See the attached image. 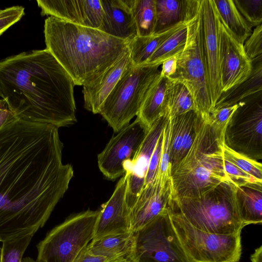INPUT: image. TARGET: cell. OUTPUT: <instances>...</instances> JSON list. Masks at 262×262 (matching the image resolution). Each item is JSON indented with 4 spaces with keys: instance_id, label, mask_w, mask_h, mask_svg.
I'll list each match as a JSON object with an SVG mask.
<instances>
[{
    "instance_id": "cell-29",
    "label": "cell",
    "mask_w": 262,
    "mask_h": 262,
    "mask_svg": "<svg viewBox=\"0 0 262 262\" xmlns=\"http://www.w3.org/2000/svg\"><path fill=\"white\" fill-rule=\"evenodd\" d=\"M187 24L182 25L166 38L143 65L160 66L167 59L180 54L187 40Z\"/></svg>"
},
{
    "instance_id": "cell-5",
    "label": "cell",
    "mask_w": 262,
    "mask_h": 262,
    "mask_svg": "<svg viewBox=\"0 0 262 262\" xmlns=\"http://www.w3.org/2000/svg\"><path fill=\"white\" fill-rule=\"evenodd\" d=\"M167 208L182 216L193 227L220 234L241 232L244 227L237 207L235 186L223 182L194 197H172Z\"/></svg>"
},
{
    "instance_id": "cell-46",
    "label": "cell",
    "mask_w": 262,
    "mask_h": 262,
    "mask_svg": "<svg viewBox=\"0 0 262 262\" xmlns=\"http://www.w3.org/2000/svg\"><path fill=\"white\" fill-rule=\"evenodd\" d=\"M128 262H133L130 259L129 260V261Z\"/></svg>"
},
{
    "instance_id": "cell-32",
    "label": "cell",
    "mask_w": 262,
    "mask_h": 262,
    "mask_svg": "<svg viewBox=\"0 0 262 262\" xmlns=\"http://www.w3.org/2000/svg\"><path fill=\"white\" fill-rule=\"evenodd\" d=\"M33 235L27 234L14 239L3 242L0 250V256L3 262H21Z\"/></svg>"
},
{
    "instance_id": "cell-40",
    "label": "cell",
    "mask_w": 262,
    "mask_h": 262,
    "mask_svg": "<svg viewBox=\"0 0 262 262\" xmlns=\"http://www.w3.org/2000/svg\"><path fill=\"white\" fill-rule=\"evenodd\" d=\"M179 54L167 59L161 64L162 65L161 70H160L161 76L170 78L174 74L177 69L178 58Z\"/></svg>"
},
{
    "instance_id": "cell-16",
    "label": "cell",
    "mask_w": 262,
    "mask_h": 262,
    "mask_svg": "<svg viewBox=\"0 0 262 262\" xmlns=\"http://www.w3.org/2000/svg\"><path fill=\"white\" fill-rule=\"evenodd\" d=\"M41 15H49L84 27L99 29L103 9L100 0H37Z\"/></svg>"
},
{
    "instance_id": "cell-31",
    "label": "cell",
    "mask_w": 262,
    "mask_h": 262,
    "mask_svg": "<svg viewBox=\"0 0 262 262\" xmlns=\"http://www.w3.org/2000/svg\"><path fill=\"white\" fill-rule=\"evenodd\" d=\"M223 151L225 160L262 182V165L260 162L233 150L224 144Z\"/></svg>"
},
{
    "instance_id": "cell-44",
    "label": "cell",
    "mask_w": 262,
    "mask_h": 262,
    "mask_svg": "<svg viewBox=\"0 0 262 262\" xmlns=\"http://www.w3.org/2000/svg\"><path fill=\"white\" fill-rule=\"evenodd\" d=\"M129 259L121 257L119 258H116L112 260H110L108 262H128L129 261Z\"/></svg>"
},
{
    "instance_id": "cell-33",
    "label": "cell",
    "mask_w": 262,
    "mask_h": 262,
    "mask_svg": "<svg viewBox=\"0 0 262 262\" xmlns=\"http://www.w3.org/2000/svg\"><path fill=\"white\" fill-rule=\"evenodd\" d=\"M237 10L251 28L261 24L262 0H233Z\"/></svg>"
},
{
    "instance_id": "cell-30",
    "label": "cell",
    "mask_w": 262,
    "mask_h": 262,
    "mask_svg": "<svg viewBox=\"0 0 262 262\" xmlns=\"http://www.w3.org/2000/svg\"><path fill=\"white\" fill-rule=\"evenodd\" d=\"M132 13L138 36L154 34L156 24L155 0H134Z\"/></svg>"
},
{
    "instance_id": "cell-45",
    "label": "cell",
    "mask_w": 262,
    "mask_h": 262,
    "mask_svg": "<svg viewBox=\"0 0 262 262\" xmlns=\"http://www.w3.org/2000/svg\"><path fill=\"white\" fill-rule=\"evenodd\" d=\"M21 262H36V261L30 257H26L25 258H23Z\"/></svg>"
},
{
    "instance_id": "cell-42",
    "label": "cell",
    "mask_w": 262,
    "mask_h": 262,
    "mask_svg": "<svg viewBox=\"0 0 262 262\" xmlns=\"http://www.w3.org/2000/svg\"><path fill=\"white\" fill-rule=\"evenodd\" d=\"M16 118H17L9 111L5 101L0 99V128Z\"/></svg>"
},
{
    "instance_id": "cell-37",
    "label": "cell",
    "mask_w": 262,
    "mask_h": 262,
    "mask_svg": "<svg viewBox=\"0 0 262 262\" xmlns=\"http://www.w3.org/2000/svg\"><path fill=\"white\" fill-rule=\"evenodd\" d=\"M224 168L231 182L235 186H244L252 183L262 184V182L256 179L225 159Z\"/></svg>"
},
{
    "instance_id": "cell-7",
    "label": "cell",
    "mask_w": 262,
    "mask_h": 262,
    "mask_svg": "<svg viewBox=\"0 0 262 262\" xmlns=\"http://www.w3.org/2000/svg\"><path fill=\"white\" fill-rule=\"evenodd\" d=\"M100 210L74 215L50 231L36 245V262H73L95 235Z\"/></svg>"
},
{
    "instance_id": "cell-1",
    "label": "cell",
    "mask_w": 262,
    "mask_h": 262,
    "mask_svg": "<svg viewBox=\"0 0 262 262\" xmlns=\"http://www.w3.org/2000/svg\"><path fill=\"white\" fill-rule=\"evenodd\" d=\"M58 128L16 118L0 128V239L45 225L74 175L63 164Z\"/></svg>"
},
{
    "instance_id": "cell-22",
    "label": "cell",
    "mask_w": 262,
    "mask_h": 262,
    "mask_svg": "<svg viewBox=\"0 0 262 262\" xmlns=\"http://www.w3.org/2000/svg\"><path fill=\"white\" fill-rule=\"evenodd\" d=\"M168 78L160 74L146 91L137 115V118L147 127L150 128L159 118L166 116L164 100Z\"/></svg>"
},
{
    "instance_id": "cell-26",
    "label": "cell",
    "mask_w": 262,
    "mask_h": 262,
    "mask_svg": "<svg viewBox=\"0 0 262 262\" xmlns=\"http://www.w3.org/2000/svg\"><path fill=\"white\" fill-rule=\"evenodd\" d=\"M192 110L196 111L187 87L178 80L168 78L164 100L165 116L171 119Z\"/></svg>"
},
{
    "instance_id": "cell-10",
    "label": "cell",
    "mask_w": 262,
    "mask_h": 262,
    "mask_svg": "<svg viewBox=\"0 0 262 262\" xmlns=\"http://www.w3.org/2000/svg\"><path fill=\"white\" fill-rule=\"evenodd\" d=\"M187 28L185 46L178 56L176 72L168 79L178 80L187 87L193 97L196 111L207 120L212 107L201 48L199 11L187 24Z\"/></svg>"
},
{
    "instance_id": "cell-27",
    "label": "cell",
    "mask_w": 262,
    "mask_h": 262,
    "mask_svg": "<svg viewBox=\"0 0 262 262\" xmlns=\"http://www.w3.org/2000/svg\"><path fill=\"white\" fill-rule=\"evenodd\" d=\"M219 18L233 37L244 45L252 32L233 0H213Z\"/></svg>"
},
{
    "instance_id": "cell-23",
    "label": "cell",
    "mask_w": 262,
    "mask_h": 262,
    "mask_svg": "<svg viewBox=\"0 0 262 262\" xmlns=\"http://www.w3.org/2000/svg\"><path fill=\"white\" fill-rule=\"evenodd\" d=\"M134 245V233L110 234L93 239L87 245L89 252L113 260L124 257L130 259Z\"/></svg>"
},
{
    "instance_id": "cell-12",
    "label": "cell",
    "mask_w": 262,
    "mask_h": 262,
    "mask_svg": "<svg viewBox=\"0 0 262 262\" xmlns=\"http://www.w3.org/2000/svg\"><path fill=\"white\" fill-rule=\"evenodd\" d=\"M219 17L213 0H200L199 34L212 109L222 94L219 41Z\"/></svg>"
},
{
    "instance_id": "cell-24",
    "label": "cell",
    "mask_w": 262,
    "mask_h": 262,
    "mask_svg": "<svg viewBox=\"0 0 262 262\" xmlns=\"http://www.w3.org/2000/svg\"><path fill=\"white\" fill-rule=\"evenodd\" d=\"M239 216L243 225L262 222V184L235 186Z\"/></svg>"
},
{
    "instance_id": "cell-35",
    "label": "cell",
    "mask_w": 262,
    "mask_h": 262,
    "mask_svg": "<svg viewBox=\"0 0 262 262\" xmlns=\"http://www.w3.org/2000/svg\"><path fill=\"white\" fill-rule=\"evenodd\" d=\"M239 105L238 103L230 106L213 108L210 112L207 121L223 140L225 128Z\"/></svg>"
},
{
    "instance_id": "cell-20",
    "label": "cell",
    "mask_w": 262,
    "mask_h": 262,
    "mask_svg": "<svg viewBox=\"0 0 262 262\" xmlns=\"http://www.w3.org/2000/svg\"><path fill=\"white\" fill-rule=\"evenodd\" d=\"M134 0H100L103 9L99 30L111 36L130 41L137 35L132 13Z\"/></svg>"
},
{
    "instance_id": "cell-36",
    "label": "cell",
    "mask_w": 262,
    "mask_h": 262,
    "mask_svg": "<svg viewBox=\"0 0 262 262\" xmlns=\"http://www.w3.org/2000/svg\"><path fill=\"white\" fill-rule=\"evenodd\" d=\"M243 47L252 63L262 61V25L255 27L245 41Z\"/></svg>"
},
{
    "instance_id": "cell-17",
    "label": "cell",
    "mask_w": 262,
    "mask_h": 262,
    "mask_svg": "<svg viewBox=\"0 0 262 262\" xmlns=\"http://www.w3.org/2000/svg\"><path fill=\"white\" fill-rule=\"evenodd\" d=\"M127 186V174L125 173L110 199L102 205L99 210L93 239L131 232L130 210L126 201Z\"/></svg>"
},
{
    "instance_id": "cell-2",
    "label": "cell",
    "mask_w": 262,
    "mask_h": 262,
    "mask_svg": "<svg viewBox=\"0 0 262 262\" xmlns=\"http://www.w3.org/2000/svg\"><path fill=\"white\" fill-rule=\"evenodd\" d=\"M75 85L46 49L0 60V98L19 119L58 128L74 124Z\"/></svg>"
},
{
    "instance_id": "cell-28",
    "label": "cell",
    "mask_w": 262,
    "mask_h": 262,
    "mask_svg": "<svg viewBox=\"0 0 262 262\" xmlns=\"http://www.w3.org/2000/svg\"><path fill=\"white\" fill-rule=\"evenodd\" d=\"M180 24L161 32L146 36H136L129 43V53L134 66L143 65L158 47L182 25Z\"/></svg>"
},
{
    "instance_id": "cell-15",
    "label": "cell",
    "mask_w": 262,
    "mask_h": 262,
    "mask_svg": "<svg viewBox=\"0 0 262 262\" xmlns=\"http://www.w3.org/2000/svg\"><path fill=\"white\" fill-rule=\"evenodd\" d=\"M168 119L163 116L157 120L149 128L134 158L123 164L127 174L126 201L130 211L144 187L151 156Z\"/></svg>"
},
{
    "instance_id": "cell-11",
    "label": "cell",
    "mask_w": 262,
    "mask_h": 262,
    "mask_svg": "<svg viewBox=\"0 0 262 262\" xmlns=\"http://www.w3.org/2000/svg\"><path fill=\"white\" fill-rule=\"evenodd\" d=\"M225 130L224 144L257 161L262 159L261 91L238 102Z\"/></svg>"
},
{
    "instance_id": "cell-41",
    "label": "cell",
    "mask_w": 262,
    "mask_h": 262,
    "mask_svg": "<svg viewBox=\"0 0 262 262\" xmlns=\"http://www.w3.org/2000/svg\"><path fill=\"white\" fill-rule=\"evenodd\" d=\"M110 260H112L106 257L90 254L86 246L79 252L73 262H108Z\"/></svg>"
},
{
    "instance_id": "cell-38",
    "label": "cell",
    "mask_w": 262,
    "mask_h": 262,
    "mask_svg": "<svg viewBox=\"0 0 262 262\" xmlns=\"http://www.w3.org/2000/svg\"><path fill=\"white\" fill-rule=\"evenodd\" d=\"M25 14V8L16 6L0 9V36Z\"/></svg>"
},
{
    "instance_id": "cell-25",
    "label": "cell",
    "mask_w": 262,
    "mask_h": 262,
    "mask_svg": "<svg viewBox=\"0 0 262 262\" xmlns=\"http://www.w3.org/2000/svg\"><path fill=\"white\" fill-rule=\"evenodd\" d=\"M252 65L249 77L243 82L222 93L213 108L233 105L261 91L262 61L252 63Z\"/></svg>"
},
{
    "instance_id": "cell-21",
    "label": "cell",
    "mask_w": 262,
    "mask_h": 262,
    "mask_svg": "<svg viewBox=\"0 0 262 262\" xmlns=\"http://www.w3.org/2000/svg\"><path fill=\"white\" fill-rule=\"evenodd\" d=\"M200 0H155L154 34L182 23H188L198 13Z\"/></svg>"
},
{
    "instance_id": "cell-19",
    "label": "cell",
    "mask_w": 262,
    "mask_h": 262,
    "mask_svg": "<svg viewBox=\"0 0 262 262\" xmlns=\"http://www.w3.org/2000/svg\"><path fill=\"white\" fill-rule=\"evenodd\" d=\"M133 65L128 48L113 64L82 86L84 107L94 114H99L101 106L122 75Z\"/></svg>"
},
{
    "instance_id": "cell-6",
    "label": "cell",
    "mask_w": 262,
    "mask_h": 262,
    "mask_svg": "<svg viewBox=\"0 0 262 262\" xmlns=\"http://www.w3.org/2000/svg\"><path fill=\"white\" fill-rule=\"evenodd\" d=\"M159 67L133 65L123 73L104 100L99 114L114 133L119 132L137 116L146 91L160 73Z\"/></svg>"
},
{
    "instance_id": "cell-8",
    "label": "cell",
    "mask_w": 262,
    "mask_h": 262,
    "mask_svg": "<svg viewBox=\"0 0 262 262\" xmlns=\"http://www.w3.org/2000/svg\"><path fill=\"white\" fill-rule=\"evenodd\" d=\"M168 210L190 262H239L242 254L241 232L230 234L206 232L193 227L178 213Z\"/></svg>"
},
{
    "instance_id": "cell-3",
    "label": "cell",
    "mask_w": 262,
    "mask_h": 262,
    "mask_svg": "<svg viewBox=\"0 0 262 262\" xmlns=\"http://www.w3.org/2000/svg\"><path fill=\"white\" fill-rule=\"evenodd\" d=\"M44 35L46 49L75 85H85L113 64L128 51L130 42L53 16L45 19Z\"/></svg>"
},
{
    "instance_id": "cell-13",
    "label": "cell",
    "mask_w": 262,
    "mask_h": 262,
    "mask_svg": "<svg viewBox=\"0 0 262 262\" xmlns=\"http://www.w3.org/2000/svg\"><path fill=\"white\" fill-rule=\"evenodd\" d=\"M149 129L136 118L110 139L97 156L99 168L107 179L115 181L124 174L123 163L134 158Z\"/></svg>"
},
{
    "instance_id": "cell-9",
    "label": "cell",
    "mask_w": 262,
    "mask_h": 262,
    "mask_svg": "<svg viewBox=\"0 0 262 262\" xmlns=\"http://www.w3.org/2000/svg\"><path fill=\"white\" fill-rule=\"evenodd\" d=\"M134 233L133 262H190L172 225L168 209Z\"/></svg>"
},
{
    "instance_id": "cell-4",
    "label": "cell",
    "mask_w": 262,
    "mask_h": 262,
    "mask_svg": "<svg viewBox=\"0 0 262 262\" xmlns=\"http://www.w3.org/2000/svg\"><path fill=\"white\" fill-rule=\"evenodd\" d=\"M223 144L204 120L188 152L170 170L172 197L198 196L231 182L224 168Z\"/></svg>"
},
{
    "instance_id": "cell-34",
    "label": "cell",
    "mask_w": 262,
    "mask_h": 262,
    "mask_svg": "<svg viewBox=\"0 0 262 262\" xmlns=\"http://www.w3.org/2000/svg\"><path fill=\"white\" fill-rule=\"evenodd\" d=\"M170 120L167 121L164 128L160 160L155 179L158 180L162 187L171 181L170 163L169 157Z\"/></svg>"
},
{
    "instance_id": "cell-14",
    "label": "cell",
    "mask_w": 262,
    "mask_h": 262,
    "mask_svg": "<svg viewBox=\"0 0 262 262\" xmlns=\"http://www.w3.org/2000/svg\"><path fill=\"white\" fill-rule=\"evenodd\" d=\"M219 41L220 81L223 93L245 81L251 74L252 65L246 54L243 45L233 37L220 18Z\"/></svg>"
},
{
    "instance_id": "cell-43",
    "label": "cell",
    "mask_w": 262,
    "mask_h": 262,
    "mask_svg": "<svg viewBox=\"0 0 262 262\" xmlns=\"http://www.w3.org/2000/svg\"><path fill=\"white\" fill-rule=\"evenodd\" d=\"M262 246H260L255 250L254 252L251 255V262H261Z\"/></svg>"
},
{
    "instance_id": "cell-39",
    "label": "cell",
    "mask_w": 262,
    "mask_h": 262,
    "mask_svg": "<svg viewBox=\"0 0 262 262\" xmlns=\"http://www.w3.org/2000/svg\"><path fill=\"white\" fill-rule=\"evenodd\" d=\"M164 129L161 134L151 156L144 181V186L152 183L156 177L161 154Z\"/></svg>"
},
{
    "instance_id": "cell-47",
    "label": "cell",
    "mask_w": 262,
    "mask_h": 262,
    "mask_svg": "<svg viewBox=\"0 0 262 262\" xmlns=\"http://www.w3.org/2000/svg\"><path fill=\"white\" fill-rule=\"evenodd\" d=\"M0 242H1V240L0 239Z\"/></svg>"
},
{
    "instance_id": "cell-18",
    "label": "cell",
    "mask_w": 262,
    "mask_h": 262,
    "mask_svg": "<svg viewBox=\"0 0 262 262\" xmlns=\"http://www.w3.org/2000/svg\"><path fill=\"white\" fill-rule=\"evenodd\" d=\"M171 181L162 187L157 179L144 186L130 211V231L140 230L167 208Z\"/></svg>"
}]
</instances>
